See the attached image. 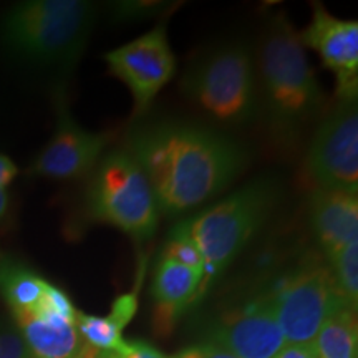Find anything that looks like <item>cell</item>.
Returning a JSON list of instances; mask_svg holds the SVG:
<instances>
[{
  "label": "cell",
  "mask_w": 358,
  "mask_h": 358,
  "mask_svg": "<svg viewBox=\"0 0 358 358\" xmlns=\"http://www.w3.org/2000/svg\"><path fill=\"white\" fill-rule=\"evenodd\" d=\"M317 189L358 192L357 100H338L322 120L307 155Z\"/></svg>",
  "instance_id": "obj_8"
},
{
  "label": "cell",
  "mask_w": 358,
  "mask_h": 358,
  "mask_svg": "<svg viewBox=\"0 0 358 358\" xmlns=\"http://www.w3.org/2000/svg\"><path fill=\"white\" fill-rule=\"evenodd\" d=\"M317 358H357V310L343 307L324 322L313 338Z\"/></svg>",
  "instance_id": "obj_17"
},
{
  "label": "cell",
  "mask_w": 358,
  "mask_h": 358,
  "mask_svg": "<svg viewBox=\"0 0 358 358\" xmlns=\"http://www.w3.org/2000/svg\"><path fill=\"white\" fill-rule=\"evenodd\" d=\"M57 111L55 133L35 158L29 173L57 181L88 178L108 150L111 136L80 127L71 118L65 103H58Z\"/></svg>",
  "instance_id": "obj_10"
},
{
  "label": "cell",
  "mask_w": 358,
  "mask_h": 358,
  "mask_svg": "<svg viewBox=\"0 0 358 358\" xmlns=\"http://www.w3.org/2000/svg\"><path fill=\"white\" fill-rule=\"evenodd\" d=\"M136 290H138V285L133 292L123 294V295H120V297H116V301L113 302V307H111L108 319L113 322V324L118 327L122 332H123L124 327L131 322L134 313H136V310H138V292Z\"/></svg>",
  "instance_id": "obj_23"
},
{
  "label": "cell",
  "mask_w": 358,
  "mask_h": 358,
  "mask_svg": "<svg viewBox=\"0 0 358 358\" xmlns=\"http://www.w3.org/2000/svg\"><path fill=\"white\" fill-rule=\"evenodd\" d=\"M206 342L237 358H272L287 343L277 322L271 294L224 313L209 330Z\"/></svg>",
  "instance_id": "obj_11"
},
{
  "label": "cell",
  "mask_w": 358,
  "mask_h": 358,
  "mask_svg": "<svg viewBox=\"0 0 358 358\" xmlns=\"http://www.w3.org/2000/svg\"><path fill=\"white\" fill-rule=\"evenodd\" d=\"M0 358H34L15 322L0 320Z\"/></svg>",
  "instance_id": "obj_22"
},
{
  "label": "cell",
  "mask_w": 358,
  "mask_h": 358,
  "mask_svg": "<svg viewBox=\"0 0 358 358\" xmlns=\"http://www.w3.org/2000/svg\"><path fill=\"white\" fill-rule=\"evenodd\" d=\"M34 313H40V315H52L58 317V319H64L70 324H75L77 322V308L73 307L70 297L66 295L64 290L57 285H53L48 282L47 287H45V292L40 299L37 306H35L32 310Z\"/></svg>",
  "instance_id": "obj_20"
},
{
  "label": "cell",
  "mask_w": 358,
  "mask_h": 358,
  "mask_svg": "<svg viewBox=\"0 0 358 358\" xmlns=\"http://www.w3.org/2000/svg\"><path fill=\"white\" fill-rule=\"evenodd\" d=\"M118 358H168L161 353L158 348H155L150 343L143 340H131L127 342V345L120 352Z\"/></svg>",
  "instance_id": "obj_26"
},
{
  "label": "cell",
  "mask_w": 358,
  "mask_h": 358,
  "mask_svg": "<svg viewBox=\"0 0 358 358\" xmlns=\"http://www.w3.org/2000/svg\"><path fill=\"white\" fill-rule=\"evenodd\" d=\"M168 358H237L224 348L214 345V343L204 342L199 345H191L179 350L176 355Z\"/></svg>",
  "instance_id": "obj_25"
},
{
  "label": "cell",
  "mask_w": 358,
  "mask_h": 358,
  "mask_svg": "<svg viewBox=\"0 0 358 358\" xmlns=\"http://www.w3.org/2000/svg\"><path fill=\"white\" fill-rule=\"evenodd\" d=\"M268 294L287 343L313 342L334 312L352 307L340 294L330 267L317 259L282 277Z\"/></svg>",
  "instance_id": "obj_7"
},
{
  "label": "cell",
  "mask_w": 358,
  "mask_h": 358,
  "mask_svg": "<svg viewBox=\"0 0 358 358\" xmlns=\"http://www.w3.org/2000/svg\"><path fill=\"white\" fill-rule=\"evenodd\" d=\"M47 284L43 277L15 259L0 261V295L12 312L32 310L42 299Z\"/></svg>",
  "instance_id": "obj_16"
},
{
  "label": "cell",
  "mask_w": 358,
  "mask_h": 358,
  "mask_svg": "<svg viewBox=\"0 0 358 358\" xmlns=\"http://www.w3.org/2000/svg\"><path fill=\"white\" fill-rule=\"evenodd\" d=\"M182 87L221 123H245L259 113L256 60L245 45L227 43L206 53L186 71Z\"/></svg>",
  "instance_id": "obj_6"
},
{
  "label": "cell",
  "mask_w": 358,
  "mask_h": 358,
  "mask_svg": "<svg viewBox=\"0 0 358 358\" xmlns=\"http://www.w3.org/2000/svg\"><path fill=\"white\" fill-rule=\"evenodd\" d=\"M118 20H138L151 17L164 10V3L159 2H116L113 6Z\"/></svg>",
  "instance_id": "obj_24"
},
{
  "label": "cell",
  "mask_w": 358,
  "mask_h": 358,
  "mask_svg": "<svg viewBox=\"0 0 358 358\" xmlns=\"http://www.w3.org/2000/svg\"><path fill=\"white\" fill-rule=\"evenodd\" d=\"M75 325H77L83 342L96 350L122 352L127 345V340L122 337V330L108 317H96L78 312Z\"/></svg>",
  "instance_id": "obj_18"
},
{
  "label": "cell",
  "mask_w": 358,
  "mask_h": 358,
  "mask_svg": "<svg viewBox=\"0 0 358 358\" xmlns=\"http://www.w3.org/2000/svg\"><path fill=\"white\" fill-rule=\"evenodd\" d=\"M95 13L85 0L20 2L0 22V43L22 64L69 71L87 48Z\"/></svg>",
  "instance_id": "obj_3"
},
{
  "label": "cell",
  "mask_w": 358,
  "mask_h": 358,
  "mask_svg": "<svg viewBox=\"0 0 358 358\" xmlns=\"http://www.w3.org/2000/svg\"><path fill=\"white\" fill-rule=\"evenodd\" d=\"M7 206H8V194L6 189H0V217L3 216L7 211Z\"/></svg>",
  "instance_id": "obj_29"
},
{
  "label": "cell",
  "mask_w": 358,
  "mask_h": 358,
  "mask_svg": "<svg viewBox=\"0 0 358 358\" xmlns=\"http://www.w3.org/2000/svg\"><path fill=\"white\" fill-rule=\"evenodd\" d=\"M256 71L259 113L266 115L272 131L280 138L297 136L324 106V92L308 64L299 32L284 13L268 20Z\"/></svg>",
  "instance_id": "obj_2"
},
{
  "label": "cell",
  "mask_w": 358,
  "mask_h": 358,
  "mask_svg": "<svg viewBox=\"0 0 358 358\" xmlns=\"http://www.w3.org/2000/svg\"><path fill=\"white\" fill-rule=\"evenodd\" d=\"M124 150L145 173L166 216L204 204L245 166V151L229 136L189 123L145 124L129 134Z\"/></svg>",
  "instance_id": "obj_1"
},
{
  "label": "cell",
  "mask_w": 358,
  "mask_h": 358,
  "mask_svg": "<svg viewBox=\"0 0 358 358\" xmlns=\"http://www.w3.org/2000/svg\"><path fill=\"white\" fill-rule=\"evenodd\" d=\"M334 280L340 294L357 310L358 303V241L345 245L329 259Z\"/></svg>",
  "instance_id": "obj_19"
},
{
  "label": "cell",
  "mask_w": 358,
  "mask_h": 358,
  "mask_svg": "<svg viewBox=\"0 0 358 358\" xmlns=\"http://www.w3.org/2000/svg\"><path fill=\"white\" fill-rule=\"evenodd\" d=\"M83 213L85 221L108 224L136 243L155 236L161 216L145 173L124 148L106 151L88 176Z\"/></svg>",
  "instance_id": "obj_5"
},
{
  "label": "cell",
  "mask_w": 358,
  "mask_h": 358,
  "mask_svg": "<svg viewBox=\"0 0 358 358\" xmlns=\"http://www.w3.org/2000/svg\"><path fill=\"white\" fill-rule=\"evenodd\" d=\"M272 358H317L313 342L308 343H285Z\"/></svg>",
  "instance_id": "obj_27"
},
{
  "label": "cell",
  "mask_w": 358,
  "mask_h": 358,
  "mask_svg": "<svg viewBox=\"0 0 358 358\" xmlns=\"http://www.w3.org/2000/svg\"><path fill=\"white\" fill-rule=\"evenodd\" d=\"M303 48L319 53L337 80L338 100H357L358 22L334 17L322 3H313L310 24L299 34Z\"/></svg>",
  "instance_id": "obj_12"
},
{
  "label": "cell",
  "mask_w": 358,
  "mask_h": 358,
  "mask_svg": "<svg viewBox=\"0 0 358 358\" xmlns=\"http://www.w3.org/2000/svg\"><path fill=\"white\" fill-rule=\"evenodd\" d=\"M12 313L34 358H77L82 352L85 342L75 324L30 310Z\"/></svg>",
  "instance_id": "obj_14"
},
{
  "label": "cell",
  "mask_w": 358,
  "mask_h": 358,
  "mask_svg": "<svg viewBox=\"0 0 358 358\" xmlns=\"http://www.w3.org/2000/svg\"><path fill=\"white\" fill-rule=\"evenodd\" d=\"M310 222L327 261L358 241V192L315 189L310 199Z\"/></svg>",
  "instance_id": "obj_13"
},
{
  "label": "cell",
  "mask_w": 358,
  "mask_h": 358,
  "mask_svg": "<svg viewBox=\"0 0 358 358\" xmlns=\"http://www.w3.org/2000/svg\"><path fill=\"white\" fill-rule=\"evenodd\" d=\"M203 275L189 267L161 257L153 279V297L158 303V320L163 329L171 327L178 313L189 306L199 290Z\"/></svg>",
  "instance_id": "obj_15"
},
{
  "label": "cell",
  "mask_w": 358,
  "mask_h": 358,
  "mask_svg": "<svg viewBox=\"0 0 358 358\" xmlns=\"http://www.w3.org/2000/svg\"><path fill=\"white\" fill-rule=\"evenodd\" d=\"M111 75L127 85L133 96V115L140 116L176 73V57L168 42L166 24L124 43L105 55Z\"/></svg>",
  "instance_id": "obj_9"
},
{
  "label": "cell",
  "mask_w": 358,
  "mask_h": 358,
  "mask_svg": "<svg viewBox=\"0 0 358 358\" xmlns=\"http://www.w3.org/2000/svg\"><path fill=\"white\" fill-rule=\"evenodd\" d=\"M163 257L171 259V261L189 267L191 271L204 275V261L201 257L199 250L196 249V245L185 234H181L174 227L171 234H169V241L166 243V248H164Z\"/></svg>",
  "instance_id": "obj_21"
},
{
  "label": "cell",
  "mask_w": 358,
  "mask_h": 358,
  "mask_svg": "<svg viewBox=\"0 0 358 358\" xmlns=\"http://www.w3.org/2000/svg\"><path fill=\"white\" fill-rule=\"evenodd\" d=\"M17 173H19V169H17L15 163L7 155L0 153V189L7 191V186L15 179Z\"/></svg>",
  "instance_id": "obj_28"
},
{
  "label": "cell",
  "mask_w": 358,
  "mask_h": 358,
  "mask_svg": "<svg viewBox=\"0 0 358 358\" xmlns=\"http://www.w3.org/2000/svg\"><path fill=\"white\" fill-rule=\"evenodd\" d=\"M277 198L279 187L274 179L257 178L213 208L174 226L196 245L204 261L199 290L243 252L271 216Z\"/></svg>",
  "instance_id": "obj_4"
}]
</instances>
